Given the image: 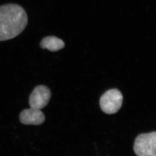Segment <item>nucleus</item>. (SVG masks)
Masks as SVG:
<instances>
[{
	"mask_svg": "<svg viewBox=\"0 0 156 156\" xmlns=\"http://www.w3.org/2000/svg\"><path fill=\"white\" fill-rule=\"evenodd\" d=\"M27 22V13L19 5L8 4L0 6V41L16 37L23 31Z\"/></svg>",
	"mask_w": 156,
	"mask_h": 156,
	"instance_id": "f257e3e1",
	"label": "nucleus"
},
{
	"mask_svg": "<svg viewBox=\"0 0 156 156\" xmlns=\"http://www.w3.org/2000/svg\"><path fill=\"white\" fill-rule=\"evenodd\" d=\"M51 98V92L47 87L44 85L37 86L30 95L29 104L31 108L41 110L48 104Z\"/></svg>",
	"mask_w": 156,
	"mask_h": 156,
	"instance_id": "20e7f679",
	"label": "nucleus"
},
{
	"mask_svg": "<svg viewBox=\"0 0 156 156\" xmlns=\"http://www.w3.org/2000/svg\"><path fill=\"white\" fill-rule=\"evenodd\" d=\"M133 150L137 156H156V132L141 133L136 137Z\"/></svg>",
	"mask_w": 156,
	"mask_h": 156,
	"instance_id": "f03ea898",
	"label": "nucleus"
},
{
	"mask_svg": "<svg viewBox=\"0 0 156 156\" xmlns=\"http://www.w3.org/2000/svg\"><path fill=\"white\" fill-rule=\"evenodd\" d=\"M123 100L122 94L118 89L108 90L101 97V108L105 113L107 114L116 113L121 108Z\"/></svg>",
	"mask_w": 156,
	"mask_h": 156,
	"instance_id": "7ed1b4c3",
	"label": "nucleus"
},
{
	"mask_svg": "<svg viewBox=\"0 0 156 156\" xmlns=\"http://www.w3.org/2000/svg\"><path fill=\"white\" fill-rule=\"evenodd\" d=\"M19 120L24 125H40L45 121V116L41 110L30 107L21 112Z\"/></svg>",
	"mask_w": 156,
	"mask_h": 156,
	"instance_id": "39448f33",
	"label": "nucleus"
},
{
	"mask_svg": "<svg viewBox=\"0 0 156 156\" xmlns=\"http://www.w3.org/2000/svg\"><path fill=\"white\" fill-rule=\"evenodd\" d=\"M43 49H47L52 52H56L65 47V43L62 40L54 36H48L43 38L40 43Z\"/></svg>",
	"mask_w": 156,
	"mask_h": 156,
	"instance_id": "423d86ee",
	"label": "nucleus"
}]
</instances>
